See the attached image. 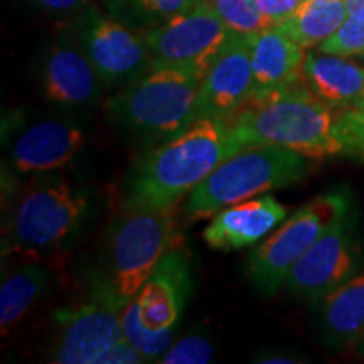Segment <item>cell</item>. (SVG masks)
<instances>
[{
	"label": "cell",
	"mask_w": 364,
	"mask_h": 364,
	"mask_svg": "<svg viewBox=\"0 0 364 364\" xmlns=\"http://www.w3.org/2000/svg\"><path fill=\"white\" fill-rule=\"evenodd\" d=\"M245 150L231 122L201 117L159 142L127 179L124 206L176 209L226 159Z\"/></svg>",
	"instance_id": "6da1fadb"
},
{
	"label": "cell",
	"mask_w": 364,
	"mask_h": 364,
	"mask_svg": "<svg viewBox=\"0 0 364 364\" xmlns=\"http://www.w3.org/2000/svg\"><path fill=\"white\" fill-rule=\"evenodd\" d=\"M338 113L306 80L255 97L230 118L245 149L280 145L311 159L343 154L336 135Z\"/></svg>",
	"instance_id": "7a4b0ae2"
},
{
	"label": "cell",
	"mask_w": 364,
	"mask_h": 364,
	"mask_svg": "<svg viewBox=\"0 0 364 364\" xmlns=\"http://www.w3.org/2000/svg\"><path fill=\"white\" fill-rule=\"evenodd\" d=\"M93 215L90 191L65 177H49L27 188L4 225V255L41 260L75 243Z\"/></svg>",
	"instance_id": "3957f363"
},
{
	"label": "cell",
	"mask_w": 364,
	"mask_h": 364,
	"mask_svg": "<svg viewBox=\"0 0 364 364\" xmlns=\"http://www.w3.org/2000/svg\"><path fill=\"white\" fill-rule=\"evenodd\" d=\"M307 172V157L292 149L280 145L245 149L226 159L191 191L182 206L184 221L206 220L231 204L299 184Z\"/></svg>",
	"instance_id": "277c9868"
},
{
	"label": "cell",
	"mask_w": 364,
	"mask_h": 364,
	"mask_svg": "<svg viewBox=\"0 0 364 364\" xmlns=\"http://www.w3.org/2000/svg\"><path fill=\"white\" fill-rule=\"evenodd\" d=\"M201 81L181 68L152 66L108 100L107 113L132 134L162 142L201 118Z\"/></svg>",
	"instance_id": "5b68a950"
},
{
	"label": "cell",
	"mask_w": 364,
	"mask_h": 364,
	"mask_svg": "<svg viewBox=\"0 0 364 364\" xmlns=\"http://www.w3.org/2000/svg\"><path fill=\"white\" fill-rule=\"evenodd\" d=\"M176 209L124 206L112 223L105 238L102 272L124 302L142 289L164 255L182 245Z\"/></svg>",
	"instance_id": "8992f818"
},
{
	"label": "cell",
	"mask_w": 364,
	"mask_h": 364,
	"mask_svg": "<svg viewBox=\"0 0 364 364\" xmlns=\"http://www.w3.org/2000/svg\"><path fill=\"white\" fill-rule=\"evenodd\" d=\"M351 206L353 198L348 191H332L317 196L282 223L248 257L247 273L257 292L262 297H272L279 292L295 263L326 228Z\"/></svg>",
	"instance_id": "52a82bcc"
},
{
	"label": "cell",
	"mask_w": 364,
	"mask_h": 364,
	"mask_svg": "<svg viewBox=\"0 0 364 364\" xmlns=\"http://www.w3.org/2000/svg\"><path fill=\"white\" fill-rule=\"evenodd\" d=\"M88 279L86 300L54 314L59 334L53 363L100 364L113 346L125 341L122 311L129 302L118 297L102 270H93Z\"/></svg>",
	"instance_id": "ba28073f"
},
{
	"label": "cell",
	"mask_w": 364,
	"mask_h": 364,
	"mask_svg": "<svg viewBox=\"0 0 364 364\" xmlns=\"http://www.w3.org/2000/svg\"><path fill=\"white\" fill-rule=\"evenodd\" d=\"M358 230V209L351 206L326 228L295 263L285 282L289 292L302 300L317 302L361 273L364 247Z\"/></svg>",
	"instance_id": "9c48e42d"
},
{
	"label": "cell",
	"mask_w": 364,
	"mask_h": 364,
	"mask_svg": "<svg viewBox=\"0 0 364 364\" xmlns=\"http://www.w3.org/2000/svg\"><path fill=\"white\" fill-rule=\"evenodd\" d=\"M231 31L209 0L145 31L152 66L181 68L204 78Z\"/></svg>",
	"instance_id": "30bf717a"
},
{
	"label": "cell",
	"mask_w": 364,
	"mask_h": 364,
	"mask_svg": "<svg viewBox=\"0 0 364 364\" xmlns=\"http://www.w3.org/2000/svg\"><path fill=\"white\" fill-rule=\"evenodd\" d=\"M80 44L105 85H129L152 68L145 39L95 9L81 22Z\"/></svg>",
	"instance_id": "8fae6325"
},
{
	"label": "cell",
	"mask_w": 364,
	"mask_h": 364,
	"mask_svg": "<svg viewBox=\"0 0 364 364\" xmlns=\"http://www.w3.org/2000/svg\"><path fill=\"white\" fill-rule=\"evenodd\" d=\"M257 95L252 61V36L231 34L201 81L199 117L230 120Z\"/></svg>",
	"instance_id": "7c38bea8"
},
{
	"label": "cell",
	"mask_w": 364,
	"mask_h": 364,
	"mask_svg": "<svg viewBox=\"0 0 364 364\" xmlns=\"http://www.w3.org/2000/svg\"><path fill=\"white\" fill-rule=\"evenodd\" d=\"M193 287L188 253L181 245L164 255L142 289L130 300L145 329L152 332L176 329Z\"/></svg>",
	"instance_id": "4fadbf2b"
},
{
	"label": "cell",
	"mask_w": 364,
	"mask_h": 364,
	"mask_svg": "<svg viewBox=\"0 0 364 364\" xmlns=\"http://www.w3.org/2000/svg\"><path fill=\"white\" fill-rule=\"evenodd\" d=\"M86 136L75 120L49 118L26 127L11 147V166L19 174H39L66 167L85 147Z\"/></svg>",
	"instance_id": "5bb4252c"
},
{
	"label": "cell",
	"mask_w": 364,
	"mask_h": 364,
	"mask_svg": "<svg viewBox=\"0 0 364 364\" xmlns=\"http://www.w3.org/2000/svg\"><path fill=\"white\" fill-rule=\"evenodd\" d=\"M102 83L81 44L61 38L49 48L41 70V85L49 102L59 107H86L97 102Z\"/></svg>",
	"instance_id": "9a60e30c"
},
{
	"label": "cell",
	"mask_w": 364,
	"mask_h": 364,
	"mask_svg": "<svg viewBox=\"0 0 364 364\" xmlns=\"http://www.w3.org/2000/svg\"><path fill=\"white\" fill-rule=\"evenodd\" d=\"M287 218V208L272 194H260L223 208L204 228L208 247L231 252L260 241Z\"/></svg>",
	"instance_id": "2e32d148"
},
{
	"label": "cell",
	"mask_w": 364,
	"mask_h": 364,
	"mask_svg": "<svg viewBox=\"0 0 364 364\" xmlns=\"http://www.w3.org/2000/svg\"><path fill=\"white\" fill-rule=\"evenodd\" d=\"M304 48L285 34L279 26H272L252 36V61L257 95L272 93L304 80Z\"/></svg>",
	"instance_id": "e0dca14e"
},
{
	"label": "cell",
	"mask_w": 364,
	"mask_h": 364,
	"mask_svg": "<svg viewBox=\"0 0 364 364\" xmlns=\"http://www.w3.org/2000/svg\"><path fill=\"white\" fill-rule=\"evenodd\" d=\"M317 302V327L326 346L344 349L364 338V272Z\"/></svg>",
	"instance_id": "ac0fdd59"
},
{
	"label": "cell",
	"mask_w": 364,
	"mask_h": 364,
	"mask_svg": "<svg viewBox=\"0 0 364 364\" xmlns=\"http://www.w3.org/2000/svg\"><path fill=\"white\" fill-rule=\"evenodd\" d=\"M304 80L336 110L364 102V66L344 56L309 53Z\"/></svg>",
	"instance_id": "d6986e66"
},
{
	"label": "cell",
	"mask_w": 364,
	"mask_h": 364,
	"mask_svg": "<svg viewBox=\"0 0 364 364\" xmlns=\"http://www.w3.org/2000/svg\"><path fill=\"white\" fill-rule=\"evenodd\" d=\"M49 273L43 263L31 262L2 282L0 289V331L7 336L43 295Z\"/></svg>",
	"instance_id": "ffe728a7"
},
{
	"label": "cell",
	"mask_w": 364,
	"mask_h": 364,
	"mask_svg": "<svg viewBox=\"0 0 364 364\" xmlns=\"http://www.w3.org/2000/svg\"><path fill=\"white\" fill-rule=\"evenodd\" d=\"M348 17L344 0H304L297 12L279 27L304 49L321 46Z\"/></svg>",
	"instance_id": "44dd1931"
},
{
	"label": "cell",
	"mask_w": 364,
	"mask_h": 364,
	"mask_svg": "<svg viewBox=\"0 0 364 364\" xmlns=\"http://www.w3.org/2000/svg\"><path fill=\"white\" fill-rule=\"evenodd\" d=\"M122 327H124L125 339L134 346L136 351L144 354L147 361H157L164 356V353L174 343L176 329H167L162 332H152L145 329L139 321L135 306L132 300L122 311Z\"/></svg>",
	"instance_id": "7402d4cb"
},
{
	"label": "cell",
	"mask_w": 364,
	"mask_h": 364,
	"mask_svg": "<svg viewBox=\"0 0 364 364\" xmlns=\"http://www.w3.org/2000/svg\"><path fill=\"white\" fill-rule=\"evenodd\" d=\"M231 33L253 36L272 27L257 0H209Z\"/></svg>",
	"instance_id": "603a6c76"
},
{
	"label": "cell",
	"mask_w": 364,
	"mask_h": 364,
	"mask_svg": "<svg viewBox=\"0 0 364 364\" xmlns=\"http://www.w3.org/2000/svg\"><path fill=\"white\" fill-rule=\"evenodd\" d=\"M336 113V135L343 147V156L364 162V102L339 108Z\"/></svg>",
	"instance_id": "cb8c5ba5"
},
{
	"label": "cell",
	"mask_w": 364,
	"mask_h": 364,
	"mask_svg": "<svg viewBox=\"0 0 364 364\" xmlns=\"http://www.w3.org/2000/svg\"><path fill=\"white\" fill-rule=\"evenodd\" d=\"M318 51L344 58L364 56V11L348 14L339 29L318 46Z\"/></svg>",
	"instance_id": "d4e9b609"
},
{
	"label": "cell",
	"mask_w": 364,
	"mask_h": 364,
	"mask_svg": "<svg viewBox=\"0 0 364 364\" xmlns=\"http://www.w3.org/2000/svg\"><path fill=\"white\" fill-rule=\"evenodd\" d=\"M215 356V346L206 336L189 334L171 344L159 359L162 364H208Z\"/></svg>",
	"instance_id": "484cf974"
},
{
	"label": "cell",
	"mask_w": 364,
	"mask_h": 364,
	"mask_svg": "<svg viewBox=\"0 0 364 364\" xmlns=\"http://www.w3.org/2000/svg\"><path fill=\"white\" fill-rule=\"evenodd\" d=\"M124 2L140 16L164 22L177 14L189 11L204 0H124Z\"/></svg>",
	"instance_id": "4316f807"
},
{
	"label": "cell",
	"mask_w": 364,
	"mask_h": 364,
	"mask_svg": "<svg viewBox=\"0 0 364 364\" xmlns=\"http://www.w3.org/2000/svg\"><path fill=\"white\" fill-rule=\"evenodd\" d=\"M258 7L270 26H280L297 12L304 0H257Z\"/></svg>",
	"instance_id": "83f0119b"
},
{
	"label": "cell",
	"mask_w": 364,
	"mask_h": 364,
	"mask_svg": "<svg viewBox=\"0 0 364 364\" xmlns=\"http://www.w3.org/2000/svg\"><path fill=\"white\" fill-rule=\"evenodd\" d=\"M147 359L144 354L132 346L129 341H122L120 344L113 346L105 356L100 359V364H140L145 363Z\"/></svg>",
	"instance_id": "f1b7e54d"
},
{
	"label": "cell",
	"mask_w": 364,
	"mask_h": 364,
	"mask_svg": "<svg viewBox=\"0 0 364 364\" xmlns=\"http://www.w3.org/2000/svg\"><path fill=\"white\" fill-rule=\"evenodd\" d=\"M33 2L53 12H73L86 9L91 0H33Z\"/></svg>",
	"instance_id": "f546056e"
},
{
	"label": "cell",
	"mask_w": 364,
	"mask_h": 364,
	"mask_svg": "<svg viewBox=\"0 0 364 364\" xmlns=\"http://www.w3.org/2000/svg\"><path fill=\"white\" fill-rule=\"evenodd\" d=\"M255 363H265V364H295L302 363V359H295L292 354L282 353V351H272V353H262L253 359Z\"/></svg>",
	"instance_id": "4dcf8cb0"
},
{
	"label": "cell",
	"mask_w": 364,
	"mask_h": 364,
	"mask_svg": "<svg viewBox=\"0 0 364 364\" xmlns=\"http://www.w3.org/2000/svg\"><path fill=\"white\" fill-rule=\"evenodd\" d=\"M344 2L346 9H348V14L364 11V0H344Z\"/></svg>",
	"instance_id": "1f68e13d"
},
{
	"label": "cell",
	"mask_w": 364,
	"mask_h": 364,
	"mask_svg": "<svg viewBox=\"0 0 364 364\" xmlns=\"http://www.w3.org/2000/svg\"><path fill=\"white\" fill-rule=\"evenodd\" d=\"M363 353H364V343H363Z\"/></svg>",
	"instance_id": "d6a6232c"
},
{
	"label": "cell",
	"mask_w": 364,
	"mask_h": 364,
	"mask_svg": "<svg viewBox=\"0 0 364 364\" xmlns=\"http://www.w3.org/2000/svg\"><path fill=\"white\" fill-rule=\"evenodd\" d=\"M363 58H364V56H363Z\"/></svg>",
	"instance_id": "836d02e7"
}]
</instances>
